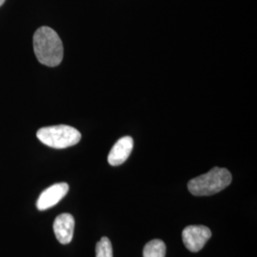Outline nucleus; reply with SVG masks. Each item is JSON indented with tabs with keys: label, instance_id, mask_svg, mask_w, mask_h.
Wrapping results in <instances>:
<instances>
[{
	"label": "nucleus",
	"instance_id": "2",
	"mask_svg": "<svg viewBox=\"0 0 257 257\" xmlns=\"http://www.w3.org/2000/svg\"><path fill=\"white\" fill-rule=\"evenodd\" d=\"M231 180L232 177L227 169L215 167L207 174L190 180L188 189L195 196H209L226 189Z\"/></svg>",
	"mask_w": 257,
	"mask_h": 257
},
{
	"label": "nucleus",
	"instance_id": "7",
	"mask_svg": "<svg viewBox=\"0 0 257 257\" xmlns=\"http://www.w3.org/2000/svg\"><path fill=\"white\" fill-rule=\"evenodd\" d=\"M134 148V139L131 137L120 138L111 148L108 156V162L110 166L123 164L131 155Z\"/></svg>",
	"mask_w": 257,
	"mask_h": 257
},
{
	"label": "nucleus",
	"instance_id": "8",
	"mask_svg": "<svg viewBox=\"0 0 257 257\" xmlns=\"http://www.w3.org/2000/svg\"><path fill=\"white\" fill-rule=\"evenodd\" d=\"M165 243L159 239H154L148 242L143 249L144 257H165Z\"/></svg>",
	"mask_w": 257,
	"mask_h": 257
},
{
	"label": "nucleus",
	"instance_id": "3",
	"mask_svg": "<svg viewBox=\"0 0 257 257\" xmlns=\"http://www.w3.org/2000/svg\"><path fill=\"white\" fill-rule=\"evenodd\" d=\"M37 137L49 147L65 149L76 145L81 139V134L71 126L56 125L38 130Z\"/></svg>",
	"mask_w": 257,
	"mask_h": 257
},
{
	"label": "nucleus",
	"instance_id": "4",
	"mask_svg": "<svg viewBox=\"0 0 257 257\" xmlns=\"http://www.w3.org/2000/svg\"><path fill=\"white\" fill-rule=\"evenodd\" d=\"M211 237V230L203 225L188 226L182 231L184 245L192 252L201 250Z\"/></svg>",
	"mask_w": 257,
	"mask_h": 257
},
{
	"label": "nucleus",
	"instance_id": "6",
	"mask_svg": "<svg viewBox=\"0 0 257 257\" xmlns=\"http://www.w3.org/2000/svg\"><path fill=\"white\" fill-rule=\"evenodd\" d=\"M74 230V216L70 213L59 214L54 222L55 237L61 244H69L73 240Z\"/></svg>",
	"mask_w": 257,
	"mask_h": 257
},
{
	"label": "nucleus",
	"instance_id": "10",
	"mask_svg": "<svg viewBox=\"0 0 257 257\" xmlns=\"http://www.w3.org/2000/svg\"><path fill=\"white\" fill-rule=\"evenodd\" d=\"M4 2H5V0H0V6H2Z\"/></svg>",
	"mask_w": 257,
	"mask_h": 257
},
{
	"label": "nucleus",
	"instance_id": "1",
	"mask_svg": "<svg viewBox=\"0 0 257 257\" xmlns=\"http://www.w3.org/2000/svg\"><path fill=\"white\" fill-rule=\"evenodd\" d=\"M34 50L37 60L48 67H56L63 59V44L52 28L43 26L34 35Z\"/></svg>",
	"mask_w": 257,
	"mask_h": 257
},
{
	"label": "nucleus",
	"instance_id": "9",
	"mask_svg": "<svg viewBox=\"0 0 257 257\" xmlns=\"http://www.w3.org/2000/svg\"><path fill=\"white\" fill-rule=\"evenodd\" d=\"M95 254L96 257H113L110 239L108 237H102L100 239L95 247Z\"/></svg>",
	"mask_w": 257,
	"mask_h": 257
},
{
	"label": "nucleus",
	"instance_id": "5",
	"mask_svg": "<svg viewBox=\"0 0 257 257\" xmlns=\"http://www.w3.org/2000/svg\"><path fill=\"white\" fill-rule=\"evenodd\" d=\"M69 192L67 183H57L47 188L39 195L37 201V208L39 211H45L55 206Z\"/></svg>",
	"mask_w": 257,
	"mask_h": 257
}]
</instances>
